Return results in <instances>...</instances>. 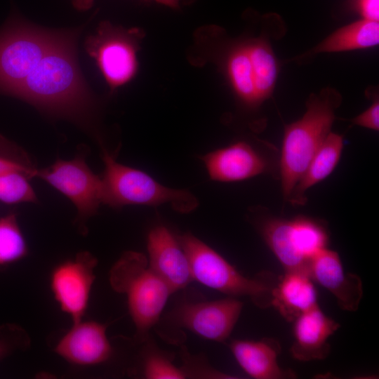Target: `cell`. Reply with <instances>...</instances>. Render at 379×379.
<instances>
[{"label": "cell", "instance_id": "obj_1", "mask_svg": "<svg viewBox=\"0 0 379 379\" xmlns=\"http://www.w3.org/2000/svg\"><path fill=\"white\" fill-rule=\"evenodd\" d=\"M79 32L60 31L11 96L50 117L70 120L88 131L93 127L96 102L79 67L76 46Z\"/></svg>", "mask_w": 379, "mask_h": 379}, {"label": "cell", "instance_id": "obj_2", "mask_svg": "<svg viewBox=\"0 0 379 379\" xmlns=\"http://www.w3.org/2000/svg\"><path fill=\"white\" fill-rule=\"evenodd\" d=\"M342 102L340 94L331 88L312 94L303 116L286 125L280 158L282 194L287 201L295 184L312 157L331 132L335 109Z\"/></svg>", "mask_w": 379, "mask_h": 379}, {"label": "cell", "instance_id": "obj_3", "mask_svg": "<svg viewBox=\"0 0 379 379\" xmlns=\"http://www.w3.org/2000/svg\"><path fill=\"white\" fill-rule=\"evenodd\" d=\"M111 287L124 294L135 327V339L148 340L149 331L160 321L170 295L168 284L149 267L147 257L140 252H124L109 271Z\"/></svg>", "mask_w": 379, "mask_h": 379}, {"label": "cell", "instance_id": "obj_4", "mask_svg": "<svg viewBox=\"0 0 379 379\" xmlns=\"http://www.w3.org/2000/svg\"><path fill=\"white\" fill-rule=\"evenodd\" d=\"M178 241L187 256L194 280L230 297H248L260 309L272 307L279 276L266 270L253 277H245L191 233L180 236Z\"/></svg>", "mask_w": 379, "mask_h": 379}, {"label": "cell", "instance_id": "obj_5", "mask_svg": "<svg viewBox=\"0 0 379 379\" xmlns=\"http://www.w3.org/2000/svg\"><path fill=\"white\" fill-rule=\"evenodd\" d=\"M105 166L102 204L113 208L129 204L159 206L168 204L177 212L194 211L199 201L187 190L166 187L140 170L118 163L113 155L102 149Z\"/></svg>", "mask_w": 379, "mask_h": 379}, {"label": "cell", "instance_id": "obj_6", "mask_svg": "<svg viewBox=\"0 0 379 379\" xmlns=\"http://www.w3.org/2000/svg\"><path fill=\"white\" fill-rule=\"evenodd\" d=\"M255 225L285 272L308 274L312 259L328 243L326 225L304 215L291 219L266 216L257 220Z\"/></svg>", "mask_w": 379, "mask_h": 379}, {"label": "cell", "instance_id": "obj_7", "mask_svg": "<svg viewBox=\"0 0 379 379\" xmlns=\"http://www.w3.org/2000/svg\"><path fill=\"white\" fill-rule=\"evenodd\" d=\"M60 33L32 25L16 15L7 20L0 29V94L11 96Z\"/></svg>", "mask_w": 379, "mask_h": 379}, {"label": "cell", "instance_id": "obj_8", "mask_svg": "<svg viewBox=\"0 0 379 379\" xmlns=\"http://www.w3.org/2000/svg\"><path fill=\"white\" fill-rule=\"evenodd\" d=\"M145 38L139 27L125 28L102 21L85 43L110 92L131 81L139 69L138 52Z\"/></svg>", "mask_w": 379, "mask_h": 379}, {"label": "cell", "instance_id": "obj_9", "mask_svg": "<svg viewBox=\"0 0 379 379\" xmlns=\"http://www.w3.org/2000/svg\"><path fill=\"white\" fill-rule=\"evenodd\" d=\"M36 177L74 204L77 211L76 222L82 233L86 232V223L102 204V182L88 166L84 152L71 160L58 159L48 167L38 168Z\"/></svg>", "mask_w": 379, "mask_h": 379}, {"label": "cell", "instance_id": "obj_10", "mask_svg": "<svg viewBox=\"0 0 379 379\" xmlns=\"http://www.w3.org/2000/svg\"><path fill=\"white\" fill-rule=\"evenodd\" d=\"M243 306V302L234 297L213 301H182L165 316L164 322L177 329H187L205 339L224 342L234 329Z\"/></svg>", "mask_w": 379, "mask_h": 379}, {"label": "cell", "instance_id": "obj_11", "mask_svg": "<svg viewBox=\"0 0 379 379\" xmlns=\"http://www.w3.org/2000/svg\"><path fill=\"white\" fill-rule=\"evenodd\" d=\"M97 265L98 260L92 253L81 251L57 265L51 273L53 295L72 323L82 320L86 312Z\"/></svg>", "mask_w": 379, "mask_h": 379}, {"label": "cell", "instance_id": "obj_12", "mask_svg": "<svg viewBox=\"0 0 379 379\" xmlns=\"http://www.w3.org/2000/svg\"><path fill=\"white\" fill-rule=\"evenodd\" d=\"M72 324L54 347L58 356L80 366L98 365L110 358L112 348L106 325L83 319Z\"/></svg>", "mask_w": 379, "mask_h": 379}, {"label": "cell", "instance_id": "obj_13", "mask_svg": "<svg viewBox=\"0 0 379 379\" xmlns=\"http://www.w3.org/2000/svg\"><path fill=\"white\" fill-rule=\"evenodd\" d=\"M307 272L313 281L334 296L341 310H358L363 297L361 279L357 274L345 272L336 251L327 248L321 250L312 259Z\"/></svg>", "mask_w": 379, "mask_h": 379}, {"label": "cell", "instance_id": "obj_14", "mask_svg": "<svg viewBox=\"0 0 379 379\" xmlns=\"http://www.w3.org/2000/svg\"><path fill=\"white\" fill-rule=\"evenodd\" d=\"M149 267L168 284L172 292L185 288L194 280L187 256L172 233L157 226L147 237Z\"/></svg>", "mask_w": 379, "mask_h": 379}, {"label": "cell", "instance_id": "obj_15", "mask_svg": "<svg viewBox=\"0 0 379 379\" xmlns=\"http://www.w3.org/2000/svg\"><path fill=\"white\" fill-rule=\"evenodd\" d=\"M202 160L210 178L221 182L248 179L268 169L267 160L244 141L211 152Z\"/></svg>", "mask_w": 379, "mask_h": 379}, {"label": "cell", "instance_id": "obj_16", "mask_svg": "<svg viewBox=\"0 0 379 379\" xmlns=\"http://www.w3.org/2000/svg\"><path fill=\"white\" fill-rule=\"evenodd\" d=\"M292 357L300 361L325 359L330 354L328 338L340 325L317 306L302 313L293 321Z\"/></svg>", "mask_w": 379, "mask_h": 379}, {"label": "cell", "instance_id": "obj_17", "mask_svg": "<svg viewBox=\"0 0 379 379\" xmlns=\"http://www.w3.org/2000/svg\"><path fill=\"white\" fill-rule=\"evenodd\" d=\"M231 352L241 368L255 379H288L296 378L291 369L281 368L277 361L281 347L273 338L259 340H234Z\"/></svg>", "mask_w": 379, "mask_h": 379}, {"label": "cell", "instance_id": "obj_18", "mask_svg": "<svg viewBox=\"0 0 379 379\" xmlns=\"http://www.w3.org/2000/svg\"><path fill=\"white\" fill-rule=\"evenodd\" d=\"M318 306L313 281L305 272H285L273 291L272 307L284 319L293 322L298 317Z\"/></svg>", "mask_w": 379, "mask_h": 379}, {"label": "cell", "instance_id": "obj_19", "mask_svg": "<svg viewBox=\"0 0 379 379\" xmlns=\"http://www.w3.org/2000/svg\"><path fill=\"white\" fill-rule=\"evenodd\" d=\"M343 137L330 132L295 184L287 201L304 205L306 191L327 178L336 167L343 149Z\"/></svg>", "mask_w": 379, "mask_h": 379}, {"label": "cell", "instance_id": "obj_20", "mask_svg": "<svg viewBox=\"0 0 379 379\" xmlns=\"http://www.w3.org/2000/svg\"><path fill=\"white\" fill-rule=\"evenodd\" d=\"M379 44V22L364 19L343 26L296 59L319 53L366 49Z\"/></svg>", "mask_w": 379, "mask_h": 379}, {"label": "cell", "instance_id": "obj_21", "mask_svg": "<svg viewBox=\"0 0 379 379\" xmlns=\"http://www.w3.org/2000/svg\"><path fill=\"white\" fill-rule=\"evenodd\" d=\"M253 61L255 86L260 105L272 94L279 65L269 42L262 36L248 37Z\"/></svg>", "mask_w": 379, "mask_h": 379}, {"label": "cell", "instance_id": "obj_22", "mask_svg": "<svg viewBox=\"0 0 379 379\" xmlns=\"http://www.w3.org/2000/svg\"><path fill=\"white\" fill-rule=\"evenodd\" d=\"M28 247L15 213L0 218V266L16 262L27 256Z\"/></svg>", "mask_w": 379, "mask_h": 379}, {"label": "cell", "instance_id": "obj_23", "mask_svg": "<svg viewBox=\"0 0 379 379\" xmlns=\"http://www.w3.org/2000/svg\"><path fill=\"white\" fill-rule=\"evenodd\" d=\"M142 373L148 379H185L190 375L184 367L173 363L172 354L149 345L142 362Z\"/></svg>", "mask_w": 379, "mask_h": 379}, {"label": "cell", "instance_id": "obj_24", "mask_svg": "<svg viewBox=\"0 0 379 379\" xmlns=\"http://www.w3.org/2000/svg\"><path fill=\"white\" fill-rule=\"evenodd\" d=\"M30 178L19 171L0 175V201L6 204L37 202Z\"/></svg>", "mask_w": 379, "mask_h": 379}, {"label": "cell", "instance_id": "obj_25", "mask_svg": "<svg viewBox=\"0 0 379 379\" xmlns=\"http://www.w3.org/2000/svg\"><path fill=\"white\" fill-rule=\"evenodd\" d=\"M37 170L22 148L0 134V175L19 171L31 179L36 178Z\"/></svg>", "mask_w": 379, "mask_h": 379}, {"label": "cell", "instance_id": "obj_26", "mask_svg": "<svg viewBox=\"0 0 379 379\" xmlns=\"http://www.w3.org/2000/svg\"><path fill=\"white\" fill-rule=\"evenodd\" d=\"M28 344L27 335L20 327L13 324L0 326V361Z\"/></svg>", "mask_w": 379, "mask_h": 379}, {"label": "cell", "instance_id": "obj_27", "mask_svg": "<svg viewBox=\"0 0 379 379\" xmlns=\"http://www.w3.org/2000/svg\"><path fill=\"white\" fill-rule=\"evenodd\" d=\"M357 126L378 131L379 129V102L375 99L372 105L360 114L351 119Z\"/></svg>", "mask_w": 379, "mask_h": 379}, {"label": "cell", "instance_id": "obj_28", "mask_svg": "<svg viewBox=\"0 0 379 379\" xmlns=\"http://www.w3.org/2000/svg\"><path fill=\"white\" fill-rule=\"evenodd\" d=\"M354 8L362 19L379 21V0H353Z\"/></svg>", "mask_w": 379, "mask_h": 379}, {"label": "cell", "instance_id": "obj_29", "mask_svg": "<svg viewBox=\"0 0 379 379\" xmlns=\"http://www.w3.org/2000/svg\"><path fill=\"white\" fill-rule=\"evenodd\" d=\"M172 9H180L194 2L195 0H152Z\"/></svg>", "mask_w": 379, "mask_h": 379}, {"label": "cell", "instance_id": "obj_30", "mask_svg": "<svg viewBox=\"0 0 379 379\" xmlns=\"http://www.w3.org/2000/svg\"><path fill=\"white\" fill-rule=\"evenodd\" d=\"M72 3L77 9L85 11L92 6L93 0H72Z\"/></svg>", "mask_w": 379, "mask_h": 379}]
</instances>
